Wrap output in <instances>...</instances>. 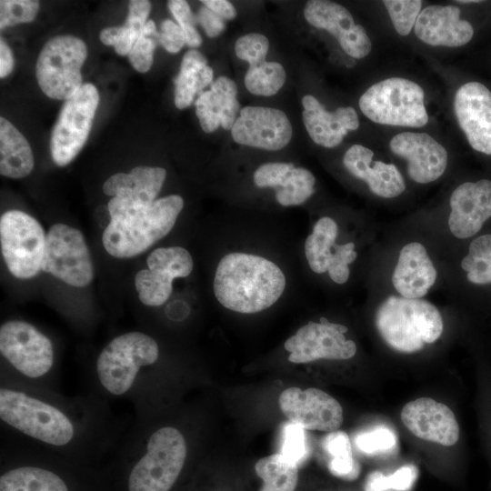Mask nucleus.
<instances>
[{
	"instance_id": "nucleus-5",
	"label": "nucleus",
	"mask_w": 491,
	"mask_h": 491,
	"mask_svg": "<svg viewBox=\"0 0 491 491\" xmlns=\"http://www.w3.org/2000/svg\"><path fill=\"white\" fill-rule=\"evenodd\" d=\"M0 417L22 433L54 446H64L74 436L71 421L60 410L19 391L0 390Z\"/></svg>"
},
{
	"instance_id": "nucleus-28",
	"label": "nucleus",
	"mask_w": 491,
	"mask_h": 491,
	"mask_svg": "<svg viewBox=\"0 0 491 491\" xmlns=\"http://www.w3.org/2000/svg\"><path fill=\"white\" fill-rule=\"evenodd\" d=\"M213 69L207 65V59L199 51L191 49L182 59L180 71L175 77V105L178 109L191 105L195 95L213 81Z\"/></svg>"
},
{
	"instance_id": "nucleus-17",
	"label": "nucleus",
	"mask_w": 491,
	"mask_h": 491,
	"mask_svg": "<svg viewBox=\"0 0 491 491\" xmlns=\"http://www.w3.org/2000/svg\"><path fill=\"white\" fill-rule=\"evenodd\" d=\"M457 123L470 146L491 155V91L476 81L462 85L455 95Z\"/></svg>"
},
{
	"instance_id": "nucleus-31",
	"label": "nucleus",
	"mask_w": 491,
	"mask_h": 491,
	"mask_svg": "<svg viewBox=\"0 0 491 491\" xmlns=\"http://www.w3.org/2000/svg\"><path fill=\"white\" fill-rule=\"evenodd\" d=\"M256 475L262 478L260 491H295L298 466L280 453L259 459L255 465Z\"/></svg>"
},
{
	"instance_id": "nucleus-27",
	"label": "nucleus",
	"mask_w": 491,
	"mask_h": 491,
	"mask_svg": "<svg viewBox=\"0 0 491 491\" xmlns=\"http://www.w3.org/2000/svg\"><path fill=\"white\" fill-rule=\"evenodd\" d=\"M34 168V156L25 136L4 117L0 118V174L23 178Z\"/></svg>"
},
{
	"instance_id": "nucleus-10",
	"label": "nucleus",
	"mask_w": 491,
	"mask_h": 491,
	"mask_svg": "<svg viewBox=\"0 0 491 491\" xmlns=\"http://www.w3.org/2000/svg\"><path fill=\"white\" fill-rule=\"evenodd\" d=\"M98 104V91L90 83L83 84L65 101L50 142L55 165H68L80 152L88 137Z\"/></svg>"
},
{
	"instance_id": "nucleus-22",
	"label": "nucleus",
	"mask_w": 491,
	"mask_h": 491,
	"mask_svg": "<svg viewBox=\"0 0 491 491\" xmlns=\"http://www.w3.org/2000/svg\"><path fill=\"white\" fill-rule=\"evenodd\" d=\"M303 123L311 139L317 145L333 148L337 146L348 131L359 127L356 111L352 106H341L334 112L326 111L313 95L302 98Z\"/></svg>"
},
{
	"instance_id": "nucleus-32",
	"label": "nucleus",
	"mask_w": 491,
	"mask_h": 491,
	"mask_svg": "<svg viewBox=\"0 0 491 491\" xmlns=\"http://www.w3.org/2000/svg\"><path fill=\"white\" fill-rule=\"evenodd\" d=\"M322 446L330 456L328 468L334 476L349 480L358 476L359 466L353 457L351 442L346 432H329L324 437Z\"/></svg>"
},
{
	"instance_id": "nucleus-3",
	"label": "nucleus",
	"mask_w": 491,
	"mask_h": 491,
	"mask_svg": "<svg viewBox=\"0 0 491 491\" xmlns=\"http://www.w3.org/2000/svg\"><path fill=\"white\" fill-rule=\"evenodd\" d=\"M376 326L384 341L401 353H415L436 342L443 319L432 303L391 296L377 308Z\"/></svg>"
},
{
	"instance_id": "nucleus-14",
	"label": "nucleus",
	"mask_w": 491,
	"mask_h": 491,
	"mask_svg": "<svg viewBox=\"0 0 491 491\" xmlns=\"http://www.w3.org/2000/svg\"><path fill=\"white\" fill-rule=\"evenodd\" d=\"M279 406L290 422L305 429L332 432L343 423L341 405L318 388L289 387L281 393Z\"/></svg>"
},
{
	"instance_id": "nucleus-7",
	"label": "nucleus",
	"mask_w": 491,
	"mask_h": 491,
	"mask_svg": "<svg viewBox=\"0 0 491 491\" xmlns=\"http://www.w3.org/2000/svg\"><path fill=\"white\" fill-rule=\"evenodd\" d=\"M87 48L78 37L65 35L48 40L37 58L36 78L42 91L53 99H68L83 85L81 67Z\"/></svg>"
},
{
	"instance_id": "nucleus-47",
	"label": "nucleus",
	"mask_w": 491,
	"mask_h": 491,
	"mask_svg": "<svg viewBox=\"0 0 491 491\" xmlns=\"http://www.w3.org/2000/svg\"><path fill=\"white\" fill-rule=\"evenodd\" d=\"M99 37L104 45L114 46L118 55H128L139 35L122 25L104 28Z\"/></svg>"
},
{
	"instance_id": "nucleus-18",
	"label": "nucleus",
	"mask_w": 491,
	"mask_h": 491,
	"mask_svg": "<svg viewBox=\"0 0 491 491\" xmlns=\"http://www.w3.org/2000/svg\"><path fill=\"white\" fill-rule=\"evenodd\" d=\"M389 146L393 154L406 160L407 174L416 183L434 182L446 169L447 151L426 133H399L392 137Z\"/></svg>"
},
{
	"instance_id": "nucleus-38",
	"label": "nucleus",
	"mask_w": 491,
	"mask_h": 491,
	"mask_svg": "<svg viewBox=\"0 0 491 491\" xmlns=\"http://www.w3.org/2000/svg\"><path fill=\"white\" fill-rule=\"evenodd\" d=\"M417 476V469L413 465H406L396 469L392 475L384 476L379 471L368 475L365 483V491H408Z\"/></svg>"
},
{
	"instance_id": "nucleus-50",
	"label": "nucleus",
	"mask_w": 491,
	"mask_h": 491,
	"mask_svg": "<svg viewBox=\"0 0 491 491\" xmlns=\"http://www.w3.org/2000/svg\"><path fill=\"white\" fill-rule=\"evenodd\" d=\"M151 4L146 0H132L128 3V14L125 26L140 35L150 14Z\"/></svg>"
},
{
	"instance_id": "nucleus-51",
	"label": "nucleus",
	"mask_w": 491,
	"mask_h": 491,
	"mask_svg": "<svg viewBox=\"0 0 491 491\" xmlns=\"http://www.w3.org/2000/svg\"><path fill=\"white\" fill-rule=\"evenodd\" d=\"M197 21L209 37L219 35L225 28V21L205 5L197 13Z\"/></svg>"
},
{
	"instance_id": "nucleus-44",
	"label": "nucleus",
	"mask_w": 491,
	"mask_h": 491,
	"mask_svg": "<svg viewBox=\"0 0 491 491\" xmlns=\"http://www.w3.org/2000/svg\"><path fill=\"white\" fill-rule=\"evenodd\" d=\"M269 48L268 39L262 34L251 33L239 37L235 43L236 56L255 65L266 61Z\"/></svg>"
},
{
	"instance_id": "nucleus-4",
	"label": "nucleus",
	"mask_w": 491,
	"mask_h": 491,
	"mask_svg": "<svg viewBox=\"0 0 491 491\" xmlns=\"http://www.w3.org/2000/svg\"><path fill=\"white\" fill-rule=\"evenodd\" d=\"M423 88L409 79L390 77L372 85L359 98L371 121L393 126L422 127L428 122Z\"/></svg>"
},
{
	"instance_id": "nucleus-23",
	"label": "nucleus",
	"mask_w": 491,
	"mask_h": 491,
	"mask_svg": "<svg viewBox=\"0 0 491 491\" xmlns=\"http://www.w3.org/2000/svg\"><path fill=\"white\" fill-rule=\"evenodd\" d=\"M371 149L353 145L344 155L343 164L355 177L365 181L370 191L383 198H394L406 189L400 171L394 164L376 161Z\"/></svg>"
},
{
	"instance_id": "nucleus-49",
	"label": "nucleus",
	"mask_w": 491,
	"mask_h": 491,
	"mask_svg": "<svg viewBox=\"0 0 491 491\" xmlns=\"http://www.w3.org/2000/svg\"><path fill=\"white\" fill-rule=\"evenodd\" d=\"M159 42L169 53H178L185 44L184 31L179 25L170 19L162 22Z\"/></svg>"
},
{
	"instance_id": "nucleus-19",
	"label": "nucleus",
	"mask_w": 491,
	"mask_h": 491,
	"mask_svg": "<svg viewBox=\"0 0 491 491\" xmlns=\"http://www.w3.org/2000/svg\"><path fill=\"white\" fill-rule=\"evenodd\" d=\"M448 227L457 238L476 235L491 217V180L459 185L450 196Z\"/></svg>"
},
{
	"instance_id": "nucleus-52",
	"label": "nucleus",
	"mask_w": 491,
	"mask_h": 491,
	"mask_svg": "<svg viewBox=\"0 0 491 491\" xmlns=\"http://www.w3.org/2000/svg\"><path fill=\"white\" fill-rule=\"evenodd\" d=\"M207 8L224 19L232 20L236 16L234 5L226 0H203L201 1Z\"/></svg>"
},
{
	"instance_id": "nucleus-11",
	"label": "nucleus",
	"mask_w": 491,
	"mask_h": 491,
	"mask_svg": "<svg viewBox=\"0 0 491 491\" xmlns=\"http://www.w3.org/2000/svg\"><path fill=\"white\" fill-rule=\"evenodd\" d=\"M42 270L75 287L89 285L94 276L92 257L82 233L59 223L46 235Z\"/></svg>"
},
{
	"instance_id": "nucleus-25",
	"label": "nucleus",
	"mask_w": 491,
	"mask_h": 491,
	"mask_svg": "<svg viewBox=\"0 0 491 491\" xmlns=\"http://www.w3.org/2000/svg\"><path fill=\"white\" fill-rule=\"evenodd\" d=\"M236 95L235 81L225 75L216 78L209 91L199 95L195 101V114L205 133H212L220 125L225 130L232 129L240 112Z\"/></svg>"
},
{
	"instance_id": "nucleus-20",
	"label": "nucleus",
	"mask_w": 491,
	"mask_h": 491,
	"mask_svg": "<svg viewBox=\"0 0 491 491\" xmlns=\"http://www.w3.org/2000/svg\"><path fill=\"white\" fill-rule=\"evenodd\" d=\"M405 426L416 437L450 446L459 438V426L453 411L429 397L408 402L401 411Z\"/></svg>"
},
{
	"instance_id": "nucleus-2",
	"label": "nucleus",
	"mask_w": 491,
	"mask_h": 491,
	"mask_svg": "<svg viewBox=\"0 0 491 491\" xmlns=\"http://www.w3.org/2000/svg\"><path fill=\"white\" fill-rule=\"evenodd\" d=\"M183 206L178 195L161 197L149 205L112 197L107 205L110 222L103 233L105 249L116 258L144 253L172 230Z\"/></svg>"
},
{
	"instance_id": "nucleus-41",
	"label": "nucleus",
	"mask_w": 491,
	"mask_h": 491,
	"mask_svg": "<svg viewBox=\"0 0 491 491\" xmlns=\"http://www.w3.org/2000/svg\"><path fill=\"white\" fill-rule=\"evenodd\" d=\"M396 441L395 432L385 426H378L355 436L356 446L367 455L389 451L396 446Z\"/></svg>"
},
{
	"instance_id": "nucleus-48",
	"label": "nucleus",
	"mask_w": 491,
	"mask_h": 491,
	"mask_svg": "<svg viewBox=\"0 0 491 491\" xmlns=\"http://www.w3.org/2000/svg\"><path fill=\"white\" fill-rule=\"evenodd\" d=\"M294 167L291 163L264 164L254 173V183L258 187H279Z\"/></svg>"
},
{
	"instance_id": "nucleus-21",
	"label": "nucleus",
	"mask_w": 491,
	"mask_h": 491,
	"mask_svg": "<svg viewBox=\"0 0 491 491\" xmlns=\"http://www.w3.org/2000/svg\"><path fill=\"white\" fill-rule=\"evenodd\" d=\"M459 7L430 5L421 10L414 31L423 43L433 46L459 47L471 41L473 25L462 19Z\"/></svg>"
},
{
	"instance_id": "nucleus-45",
	"label": "nucleus",
	"mask_w": 491,
	"mask_h": 491,
	"mask_svg": "<svg viewBox=\"0 0 491 491\" xmlns=\"http://www.w3.org/2000/svg\"><path fill=\"white\" fill-rule=\"evenodd\" d=\"M168 8L184 31L185 44L190 47L200 46L202 37L195 28V18L187 2L184 0H171L168 1Z\"/></svg>"
},
{
	"instance_id": "nucleus-53",
	"label": "nucleus",
	"mask_w": 491,
	"mask_h": 491,
	"mask_svg": "<svg viewBox=\"0 0 491 491\" xmlns=\"http://www.w3.org/2000/svg\"><path fill=\"white\" fill-rule=\"evenodd\" d=\"M14 57L11 49L6 43L1 39L0 41V77H6L13 70Z\"/></svg>"
},
{
	"instance_id": "nucleus-12",
	"label": "nucleus",
	"mask_w": 491,
	"mask_h": 491,
	"mask_svg": "<svg viewBox=\"0 0 491 491\" xmlns=\"http://www.w3.org/2000/svg\"><path fill=\"white\" fill-rule=\"evenodd\" d=\"M0 351L15 369L29 377L44 376L54 362L51 341L25 321L13 320L1 326Z\"/></svg>"
},
{
	"instance_id": "nucleus-37",
	"label": "nucleus",
	"mask_w": 491,
	"mask_h": 491,
	"mask_svg": "<svg viewBox=\"0 0 491 491\" xmlns=\"http://www.w3.org/2000/svg\"><path fill=\"white\" fill-rule=\"evenodd\" d=\"M316 178L307 169L294 167L276 191L277 202L284 205H298L306 202L315 192Z\"/></svg>"
},
{
	"instance_id": "nucleus-1",
	"label": "nucleus",
	"mask_w": 491,
	"mask_h": 491,
	"mask_svg": "<svg viewBox=\"0 0 491 491\" xmlns=\"http://www.w3.org/2000/svg\"><path fill=\"white\" fill-rule=\"evenodd\" d=\"M286 276L274 262L253 254L234 252L218 263L214 293L225 308L254 314L273 306L286 287Z\"/></svg>"
},
{
	"instance_id": "nucleus-42",
	"label": "nucleus",
	"mask_w": 491,
	"mask_h": 491,
	"mask_svg": "<svg viewBox=\"0 0 491 491\" xmlns=\"http://www.w3.org/2000/svg\"><path fill=\"white\" fill-rule=\"evenodd\" d=\"M39 11V2L35 0H1L0 28L33 21Z\"/></svg>"
},
{
	"instance_id": "nucleus-8",
	"label": "nucleus",
	"mask_w": 491,
	"mask_h": 491,
	"mask_svg": "<svg viewBox=\"0 0 491 491\" xmlns=\"http://www.w3.org/2000/svg\"><path fill=\"white\" fill-rule=\"evenodd\" d=\"M155 339L141 332L116 336L102 350L96 368L103 386L114 395H122L132 386L140 367L158 358Z\"/></svg>"
},
{
	"instance_id": "nucleus-40",
	"label": "nucleus",
	"mask_w": 491,
	"mask_h": 491,
	"mask_svg": "<svg viewBox=\"0 0 491 491\" xmlns=\"http://www.w3.org/2000/svg\"><path fill=\"white\" fill-rule=\"evenodd\" d=\"M383 4L396 31L400 35H409L421 12L423 2L420 0H385Z\"/></svg>"
},
{
	"instance_id": "nucleus-33",
	"label": "nucleus",
	"mask_w": 491,
	"mask_h": 491,
	"mask_svg": "<svg viewBox=\"0 0 491 491\" xmlns=\"http://www.w3.org/2000/svg\"><path fill=\"white\" fill-rule=\"evenodd\" d=\"M461 266L467 273L466 278L470 283L480 286L491 284V234L472 240Z\"/></svg>"
},
{
	"instance_id": "nucleus-24",
	"label": "nucleus",
	"mask_w": 491,
	"mask_h": 491,
	"mask_svg": "<svg viewBox=\"0 0 491 491\" xmlns=\"http://www.w3.org/2000/svg\"><path fill=\"white\" fill-rule=\"evenodd\" d=\"M436 276L435 266L421 243L412 242L402 247L392 276L393 286L402 297H423Z\"/></svg>"
},
{
	"instance_id": "nucleus-30",
	"label": "nucleus",
	"mask_w": 491,
	"mask_h": 491,
	"mask_svg": "<svg viewBox=\"0 0 491 491\" xmlns=\"http://www.w3.org/2000/svg\"><path fill=\"white\" fill-rule=\"evenodd\" d=\"M338 234L336 222L328 216L321 217L315 224L313 232L305 242V254L312 271L322 274L327 271Z\"/></svg>"
},
{
	"instance_id": "nucleus-26",
	"label": "nucleus",
	"mask_w": 491,
	"mask_h": 491,
	"mask_svg": "<svg viewBox=\"0 0 491 491\" xmlns=\"http://www.w3.org/2000/svg\"><path fill=\"white\" fill-rule=\"evenodd\" d=\"M166 171L161 167L135 166L130 173H116L103 185L105 195L128 200L138 205L155 201L165 180Z\"/></svg>"
},
{
	"instance_id": "nucleus-36",
	"label": "nucleus",
	"mask_w": 491,
	"mask_h": 491,
	"mask_svg": "<svg viewBox=\"0 0 491 491\" xmlns=\"http://www.w3.org/2000/svg\"><path fill=\"white\" fill-rule=\"evenodd\" d=\"M135 286L138 297L144 305L158 306L169 298L173 290V279L147 268L135 274Z\"/></svg>"
},
{
	"instance_id": "nucleus-35",
	"label": "nucleus",
	"mask_w": 491,
	"mask_h": 491,
	"mask_svg": "<svg viewBox=\"0 0 491 491\" xmlns=\"http://www.w3.org/2000/svg\"><path fill=\"white\" fill-rule=\"evenodd\" d=\"M149 269L172 278L188 276L194 266L190 253L181 246L159 247L146 260Z\"/></svg>"
},
{
	"instance_id": "nucleus-15",
	"label": "nucleus",
	"mask_w": 491,
	"mask_h": 491,
	"mask_svg": "<svg viewBox=\"0 0 491 491\" xmlns=\"http://www.w3.org/2000/svg\"><path fill=\"white\" fill-rule=\"evenodd\" d=\"M231 134L237 144L274 151L288 145L293 130L283 111L266 106H246L240 110Z\"/></svg>"
},
{
	"instance_id": "nucleus-16",
	"label": "nucleus",
	"mask_w": 491,
	"mask_h": 491,
	"mask_svg": "<svg viewBox=\"0 0 491 491\" xmlns=\"http://www.w3.org/2000/svg\"><path fill=\"white\" fill-rule=\"evenodd\" d=\"M306 20L314 27L324 29L336 37L349 56H367L372 44L365 28L355 23L351 13L340 4L328 0L308 1L304 9Z\"/></svg>"
},
{
	"instance_id": "nucleus-6",
	"label": "nucleus",
	"mask_w": 491,
	"mask_h": 491,
	"mask_svg": "<svg viewBox=\"0 0 491 491\" xmlns=\"http://www.w3.org/2000/svg\"><path fill=\"white\" fill-rule=\"evenodd\" d=\"M186 457V444L175 427L156 430L149 438L145 455L133 467L129 491H169Z\"/></svg>"
},
{
	"instance_id": "nucleus-43",
	"label": "nucleus",
	"mask_w": 491,
	"mask_h": 491,
	"mask_svg": "<svg viewBox=\"0 0 491 491\" xmlns=\"http://www.w3.org/2000/svg\"><path fill=\"white\" fill-rule=\"evenodd\" d=\"M307 452L305 428L290 421L285 424L279 453L298 466L306 457Z\"/></svg>"
},
{
	"instance_id": "nucleus-39",
	"label": "nucleus",
	"mask_w": 491,
	"mask_h": 491,
	"mask_svg": "<svg viewBox=\"0 0 491 491\" xmlns=\"http://www.w3.org/2000/svg\"><path fill=\"white\" fill-rule=\"evenodd\" d=\"M157 41L159 33L154 21L148 20L128 54L129 61L136 71L145 73L151 68Z\"/></svg>"
},
{
	"instance_id": "nucleus-13",
	"label": "nucleus",
	"mask_w": 491,
	"mask_h": 491,
	"mask_svg": "<svg viewBox=\"0 0 491 491\" xmlns=\"http://www.w3.org/2000/svg\"><path fill=\"white\" fill-rule=\"evenodd\" d=\"M346 331L345 326L325 318L320 323L310 321L285 342L286 350L290 352L288 360L301 364L318 359H350L356 353V346L346 338Z\"/></svg>"
},
{
	"instance_id": "nucleus-29",
	"label": "nucleus",
	"mask_w": 491,
	"mask_h": 491,
	"mask_svg": "<svg viewBox=\"0 0 491 491\" xmlns=\"http://www.w3.org/2000/svg\"><path fill=\"white\" fill-rule=\"evenodd\" d=\"M0 491H68L56 474L40 467L12 469L0 477Z\"/></svg>"
},
{
	"instance_id": "nucleus-9",
	"label": "nucleus",
	"mask_w": 491,
	"mask_h": 491,
	"mask_svg": "<svg viewBox=\"0 0 491 491\" xmlns=\"http://www.w3.org/2000/svg\"><path fill=\"white\" fill-rule=\"evenodd\" d=\"M45 238L40 223L28 214L14 209L1 215V252L14 276L29 279L42 270Z\"/></svg>"
},
{
	"instance_id": "nucleus-46",
	"label": "nucleus",
	"mask_w": 491,
	"mask_h": 491,
	"mask_svg": "<svg viewBox=\"0 0 491 491\" xmlns=\"http://www.w3.org/2000/svg\"><path fill=\"white\" fill-rule=\"evenodd\" d=\"M356 256L354 243L335 245L334 253L327 269L332 281L336 284L346 283L350 274L348 265L354 262Z\"/></svg>"
},
{
	"instance_id": "nucleus-34",
	"label": "nucleus",
	"mask_w": 491,
	"mask_h": 491,
	"mask_svg": "<svg viewBox=\"0 0 491 491\" xmlns=\"http://www.w3.org/2000/svg\"><path fill=\"white\" fill-rule=\"evenodd\" d=\"M286 73L277 62L264 61L250 65L245 75V85L253 95L271 96L284 85Z\"/></svg>"
},
{
	"instance_id": "nucleus-54",
	"label": "nucleus",
	"mask_w": 491,
	"mask_h": 491,
	"mask_svg": "<svg viewBox=\"0 0 491 491\" xmlns=\"http://www.w3.org/2000/svg\"><path fill=\"white\" fill-rule=\"evenodd\" d=\"M457 3L460 4H474V3H481L479 0H463V1H457Z\"/></svg>"
}]
</instances>
